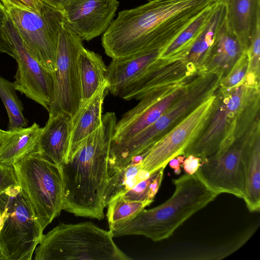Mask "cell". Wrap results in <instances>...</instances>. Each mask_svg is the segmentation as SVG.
<instances>
[{
  "mask_svg": "<svg viewBox=\"0 0 260 260\" xmlns=\"http://www.w3.org/2000/svg\"><path fill=\"white\" fill-rule=\"evenodd\" d=\"M220 0H149L119 12L102 37L112 59L166 48L192 21Z\"/></svg>",
  "mask_w": 260,
  "mask_h": 260,
  "instance_id": "cell-1",
  "label": "cell"
},
{
  "mask_svg": "<svg viewBox=\"0 0 260 260\" xmlns=\"http://www.w3.org/2000/svg\"><path fill=\"white\" fill-rule=\"evenodd\" d=\"M117 122L115 113H105L100 126L60 166L64 211L76 216L104 218V194L110 177L108 160Z\"/></svg>",
  "mask_w": 260,
  "mask_h": 260,
  "instance_id": "cell-2",
  "label": "cell"
},
{
  "mask_svg": "<svg viewBox=\"0 0 260 260\" xmlns=\"http://www.w3.org/2000/svg\"><path fill=\"white\" fill-rule=\"evenodd\" d=\"M259 83L246 78L232 89L218 87L205 127L183 155L191 154L202 160L224 145L243 137L259 118Z\"/></svg>",
  "mask_w": 260,
  "mask_h": 260,
  "instance_id": "cell-3",
  "label": "cell"
},
{
  "mask_svg": "<svg viewBox=\"0 0 260 260\" xmlns=\"http://www.w3.org/2000/svg\"><path fill=\"white\" fill-rule=\"evenodd\" d=\"M172 181L175 190L169 199L154 208L143 209L126 222L109 226L112 236L141 235L155 242L165 240L218 196L195 174H185Z\"/></svg>",
  "mask_w": 260,
  "mask_h": 260,
  "instance_id": "cell-4",
  "label": "cell"
},
{
  "mask_svg": "<svg viewBox=\"0 0 260 260\" xmlns=\"http://www.w3.org/2000/svg\"><path fill=\"white\" fill-rule=\"evenodd\" d=\"M221 78L212 73L199 74L154 123L125 142L111 144L108 160L109 170L112 173L118 171L134 157L152 146L200 104L214 94Z\"/></svg>",
  "mask_w": 260,
  "mask_h": 260,
  "instance_id": "cell-5",
  "label": "cell"
},
{
  "mask_svg": "<svg viewBox=\"0 0 260 260\" xmlns=\"http://www.w3.org/2000/svg\"><path fill=\"white\" fill-rule=\"evenodd\" d=\"M110 231L90 221L60 223L36 247V260H130L116 245Z\"/></svg>",
  "mask_w": 260,
  "mask_h": 260,
  "instance_id": "cell-6",
  "label": "cell"
},
{
  "mask_svg": "<svg viewBox=\"0 0 260 260\" xmlns=\"http://www.w3.org/2000/svg\"><path fill=\"white\" fill-rule=\"evenodd\" d=\"M13 167L19 185L44 230L63 210V185L60 166L36 149Z\"/></svg>",
  "mask_w": 260,
  "mask_h": 260,
  "instance_id": "cell-7",
  "label": "cell"
},
{
  "mask_svg": "<svg viewBox=\"0 0 260 260\" xmlns=\"http://www.w3.org/2000/svg\"><path fill=\"white\" fill-rule=\"evenodd\" d=\"M43 232L19 185L0 195V248L5 260H31Z\"/></svg>",
  "mask_w": 260,
  "mask_h": 260,
  "instance_id": "cell-8",
  "label": "cell"
},
{
  "mask_svg": "<svg viewBox=\"0 0 260 260\" xmlns=\"http://www.w3.org/2000/svg\"><path fill=\"white\" fill-rule=\"evenodd\" d=\"M6 9L30 54L52 74L59 35L64 24L62 11L47 4L41 14L14 7Z\"/></svg>",
  "mask_w": 260,
  "mask_h": 260,
  "instance_id": "cell-9",
  "label": "cell"
},
{
  "mask_svg": "<svg viewBox=\"0 0 260 260\" xmlns=\"http://www.w3.org/2000/svg\"><path fill=\"white\" fill-rule=\"evenodd\" d=\"M84 47L82 40L65 23L60 31L52 73L53 92L49 107V116L59 113L73 119L81 105L77 58Z\"/></svg>",
  "mask_w": 260,
  "mask_h": 260,
  "instance_id": "cell-10",
  "label": "cell"
},
{
  "mask_svg": "<svg viewBox=\"0 0 260 260\" xmlns=\"http://www.w3.org/2000/svg\"><path fill=\"white\" fill-rule=\"evenodd\" d=\"M215 100L214 93L151 146L142 161V169L151 174L165 168L174 157L183 155L205 127Z\"/></svg>",
  "mask_w": 260,
  "mask_h": 260,
  "instance_id": "cell-11",
  "label": "cell"
},
{
  "mask_svg": "<svg viewBox=\"0 0 260 260\" xmlns=\"http://www.w3.org/2000/svg\"><path fill=\"white\" fill-rule=\"evenodd\" d=\"M249 130L242 138L225 144L202 160L195 174L209 189L218 195L226 193L242 199L244 197L245 180L242 155Z\"/></svg>",
  "mask_w": 260,
  "mask_h": 260,
  "instance_id": "cell-12",
  "label": "cell"
},
{
  "mask_svg": "<svg viewBox=\"0 0 260 260\" xmlns=\"http://www.w3.org/2000/svg\"><path fill=\"white\" fill-rule=\"evenodd\" d=\"M6 34L14 50L17 69L13 82L17 91L48 111L53 92L52 74L32 56L19 34L8 18Z\"/></svg>",
  "mask_w": 260,
  "mask_h": 260,
  "instance_id": "cell-13",
  "label": "cell"
},
{
  "mask_svg": "<svg viewBox=\"0 0 260 260\" xmlns=\"http://www.w3.org/2000/svg\"><path fill=\"white\" fill-rule=\"evenodd\" d=\"M192 80L162 87L144 95L117 122L111 144L125 142L154 123L184 92Z\"/></svg>",
  "mask_w": 260,
  "mask_h": 260,
  "instance_id": "cell-14",
  "label": "cell"
},
{
  "mask_svg": "<svg viewBox=\"0 0 260 260\" xmlns=\"http://www.w3.org/2000/svg\"><path fill=\"white\" fill-rule=\"evenodd\" d=\"M119 5L117 0H71L62 12L68 27L89 41L106 31Z\"/></svg>",
  "mask_w": 260,
  "mask_h": 260,
  "instance_id": "cell-15",
  "label": "cell"
},
{
  "mask_svg": "<svg viewBox=\"0 0 260 260\" xmlns=\"http://www.w3.org/2000/svg\"><path fill=\"white\" fill-rule=\"evenodd\" d=\"M200 73L183 58H160L155 60L138 78L126 86L119 97L140 100L150 92L172 84L186 83Z\"/></svg>",
  "mask_w": 260,
  "mask_h": 260,
  "instance_id": "cell-16",
  "label": "cell"
},
{
  "mask_svg": "<svg viewBox=\"0 0 260 260\" xmlns=\"http://www.w3.org/2000/svg\"><path fill=\"white\" fill-rule=\"evenodd\" d=\"M225 24L246 51L260 27V0H221Z\"/></svg>",
  "mask_w": 260,
  "mask_h": 260,
  "instance_id": "cell-17",
  "label": "cell"
},
{
  "mask_svg": "<svg viewBox=\"0 0 260 260\" xmlns=\"http://www.w3.org/2000/svg\"><path fill=\"white\" fill-rule=\"evenodd\" d=\"M72 128L73 119L70 115L59 113L49 116L42 127L36 150L60 166L67 159Z\"/></svg>",
  "mask_w": 260,
  "mask_h": 260,
  "instance_id": "cell-18",
  "label": "cell"
},
{
  "mask_svg": "<svg viewBox=\"0 0 260 260\" xmlns=\"http://www.w3.org/2000/svg\"><path fill=\"white\" fill-rule=\"evenodd\" d=\"M160 51H143L127 57L112 59L107 67L108 92L118 96L129 84L141 76L159 56Z\"/></svg>",
  "mask_w": 260,
  "mask_h": 260,
  "instance_id": "cell-19",
  "label": "cell"
},
{
  "mask_svg": "<svg viewBox=\"0 0 260 260\" xmlns=\"http://www.w3.org/2000/svg\"><path fill=\"white\" fill-rule=\"evenodd\" d=\"M245 193L243 199L250 212L260 209V120L249 131L242 155Z\"/></svg>",
  "mask_w": 260,
  "mask_h": 260,
  "instance_id": "cell-20",
  "label": "cell"
},
{
  "mask_svg": "<svg viewBox=\"0 0 260 260\" xmlns=\"http://www.w3.org/2000/svg\"><path fill=\"white\" fill-rule=\"evenodd\" d=\"M237 39L224 23L217 34L199 71L225 76L244 52Z\"/></svg>",
  "mask_w": 260,
  "mask_h": 260,
  "instance_id": "cell-21",
  "label": "cell"
},
{
  "mask_svg": "<svg viewBox=\"0 0 260 260\" xmlns=\"http://www.w3.org/2000/svg\"><path fill=\"white\" fill-rule=\"evenodd\" d=\"M107 88L106 82L89 100L81 104L73 119L70 145L66 161L72 157L81 143L101 125L103 106L108 92Z\"/></svg>",
  "mask_w": 260,
  "mask_h": 260,
  "instance_id": "cell-22",
  "label": "cell"
},
{
  "mask_svg": "<svg viewBox=\"0 0 260 260\" xmlns=\"http://www.w3.org/2000/svg\"><path fill=\"white\" fill-rule=\"evenodd\" d=\"M42 127L36 122L28 127L2 131L0 139V164L13 166L34 151Z\"/></svg>",
  "mask_w": 260,
  "mask_h": 260,
  "instance_id": "cell-23",
  "label": "cell"
},
{
  "mask_svg": "<svg viewBox=\"0 0 260 260\" xmlns=\"http://www.w3.org/2000/svg\"><path fill=\"white\" fill-rule=\"evenodd\" d=\"M77 66L82 104L107 82V67L100 55L84 47L79 52Z\"/></svg>",
  "mask_w": 260,
  "mask_h": 260,
  "instance_id": "cell-24",
  "label": "cell"
},
{
  "mask_svg": "<svg viewBox=\"0 0 260 260\" xmlns=\"http://www.w3.org/2000/svg\"><path fill=\"white\" fill-rule=\"evenodd\" d=\"M148 149L134 157L122 169L110 176L104 194L105 207L150 175L142 169V165Z\"/></svg>",
  "mask_w": 260,
  "mask_h": 260,
  "instance_id": "cell-25",
  "label": "cell"
},
{
  "mask_svg": "<svg viewBox=\"0 0 260 260\" xmlns=\"http://www.w3.org/2000/svg\"><path fill=\"white\" fill-rule=\"evenodd\" d=\"M225 14V7L220 0L216 5L211 18L183 58L191 68L199 71L217 34L224 23Z\"/></svg>",
  "mask_w": 260,
  "mask_h": 260,
  "instance_id": "cell-26",
  "label": "cell"
},
{
  "mask_svg": "<svg viewBox=\"0 0 260 260\" xmlns=\"http://www.w3.org/2000/svg\"><path fill=\"white\" fill-rule=\"evenodd\" d=\"M217 3L206 10L187 26L160 52L159 58H184L211 18Z\"/></svg>",
  "mask_w": 260,
  "mask_h": 260,
  "instance_id": "cell-27",
  "label": "cell"
},
{
  "mask_svg": "<svg viewBox=\"0 0 260 260\" xmlns=\"http://www.w3.org/2000/svg\"><path fill=\"white\" fill-rule=\"evenodd\" d=\"M16 91L13 82L0 75V98L9 118L8 130L26 127L28 124V120L23 113L22 103Z\"/></svg>",
  "mask_w": 260,
  "mask_h": 260,
  "instance_id": "cell-28",
  "label": "cell"
},
{
  "mask_svg": "<svg viewBox=\"0 0 260 260\" xmlns=\"http://www.w3.org/2000/svg\"><path fill=\"white\" fill-rule=\"evenodd\" d=\"M150 205L146 202L132 201L119 196L107 206V218L109 226L126 222Z\"/></svg>",
  "mask_w": 260,
  "mask_h": 260,
  "instance_id": "cell-29",
  "label": "cell"
},
{
  "mask_svg": "<svg viewBox=\"0 0 260 260\" xmlns=\"http://www.w3.org/2000/svg\"><path fill=\"white\" fill-rule=\"evenodd\" d=\"M165 168L153 172L148 178L120 196L126 200L146 202L150 205L161 185Z\"/></svg>",
  "mask_w": 260,
  "mask_h": 260,
  "instance_id": "cell-30",
  "label": "cell"
},
{
  "mask_svg": "<svg viewBox=\"0 0 260 260\" xmlns=\"http://www.w3.org/2000/svg\"><path fill=\"white\" fill-rule=\"evenodd\" d=\"M248 68V57L246 51H244L229 73L220 78L218 87L229 90L236 87L245 79Z\"/></svg>",
  "mask_w": 260,
  "mask_h": 260,
  "instance_id": "cell-31",
  "label": "cell"
},
{
  "mask_svg": "<svg viewBox=\"0 0 260 260\" xmlns=\"http://www.w3.org/2000/svg\"><path fill=\"white\" fill-rule=\"evenodd\" d=\"M246 52L249 61L246 77L259 81L260 27L257 28Z\"/></svg>",
  "mask_w": 260,
  "mask_h": 260,
  "instance_id": "cell-32",
  "label": "cell"
},
{
  "mask_svg": "<svg viewBox=\"0 0 260 260\" xmlns=\"http://www.w3.org/2000/svg\"><path fill=\"white\" fill-rule=\"evenodd\" d=\"M5 8L14 7L38 14L43 11L46 4L42 0H0Z\"/></svg>",
  "mask_w": 260,
  "mask_h": 260,
  "instance_id": "cell-33",
  "label": "cell"
},
{
  "mask_svg": "<svg viewBox=\"0 0 260 260\" xmlns=\"http://www.w3.org/2000/svg\"><path fill=\"white\" fill-rule=\"evenodd\" d=\"M8 19L7 10L0 3V53H6L15 59L14 50L5 31V26Z\"/></svg>",
  "mask_w": 260,
  "mask_h": 260,
  "instance_id": "cell-34",
  "label": "cell"
},
{
  "mask_svg": "<svg viewBox=\"0 0 260 260\" xmlns=\"http://www.w3.org/2000/svg\"><path fill=\"white\" fill-rule=\"evenodd\" d=\"M18 185L13 167L0 164V195L10 187Z\"/></svg>",
  "mask_w": 260,
  "mask_h": 260,
  "instance_id": "cell-35",
  "label": "cell"
},
{
  "mask_svg": "<svg viewBox=\"0 0 260 260\" xmlns=\"http://www.w3.org/2000/svg\"><path fill=\"white\" fill-rule=\"evenodd\" d=\"M202 162V159L193 155L186 156L182 164L183 171L185 174L194 175L199 169Z\"/></svg>",
  "mask_w": 260,
  "mask_h": 260,
  "instance_id": "cell-36",
  "label": "cell"
},
{
  "mask_svg": "<svg viewBox=\"0 0 260 260\" xmlns=\"http://www.w3.org/2000/svg\"><path fill=\"white\" fill-rule=\"evenodd\" d=\"M185 158V156L184 155H180L174 157L169 162V166L174 170V172L176 175H178L181 174V168Z\"/></svg>",
  "mask_w": 260,
  "mask_h": 260,
  "instance_id": "cell-37",
  "label": "cell"
},
{
  "mask_svg": "<svg viewBox=\"0 0 260 260\" xmlns=\"http://www.w3.org/2000/svg\"><path fill=\"white\" fill-rule=\"evenodd\" d=\"M46 4L49 6L62 11L64 7L71 0H42Z\"/></svg>",
  "mask_w": 260,
  "mask_h": 260,
  "instance_id": "cell-38",
  "label": "cell"
},
{
  "mask_svg": "<svg viewBox=\"0 0 260 260\" xmlns=\"http://www.w3.org/2000/svg\"><path fill=\"white\" fill-rule=\"evenodd\" d=\"M0 259L5 260V258L1 252V248H0Z\"/></svg>",
  "mask_w": 260,
  "mask_h": 260,
  "instance_id": "cell-39",
  "label": "cell"
},
{
  "mask_svg": "<svg viewBox=\"0 0 260 260\" xmlns=\"http://www.w3.org/2000/svg\"><path fill=\"white\" fill-rule=\"evenodd\" d=\"M2 131H3V130H2V129H1L0 128V139H1V137Z\"/></svg>",
  "mask_w": 260,
  "mask_h": 260,
  "instance_id": "cell-40",
  "label": "cell"
},
{
  "mask_svg": "<svg viewBox=\"0 0 260 260\" xmlns=\"http://www.w3.org/2000/svg\"><path fill=\"white\" fill-rule=\"evenodd\" d=\"M0 3H1V1H0Z\"/></svg>",
  "mask_w": 260,
  "mask_h": 260,
  "instance_id": "cell-41",
  "label": "cell"
}]
</instances>
